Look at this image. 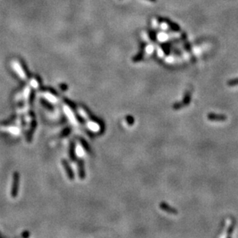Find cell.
<instances>
[{"mask_svg": "<svg viewBox=\"0 0 238 238\" xmlns=\"http://www.w3.org/2000/svg\"><path fill=\"white\" fill-rule=\"evenodd\" d=\"M160 208L163 211H166L167 213H170V214H177V210H174L173 208H171L169 205H167V204L165 203H162L160 204Z\"/></svg>", "mask_w": 238, "mask_h": 238, "instance_id": "obj_3", "label": "cell"}, {"mask_svg": "<svg viewBox=\"0 0 238 238\" xmlns=\"http://www.w3.org/2000/svg\"><path fill=\"white\" fill-rule=\"evenodd\" d=\"M162 49H163V52H164V53L166 54V55H168L170 53V46L167 44H163V46H162Z\"/></svg>", "mask_w": 238, "mask_h": 238, "instance_id": "obj_8", "label": "cell"}, {"mask_svg": "<svg viewBox=\"0 0 238 238\" xmlns=\"http://www.w3.org/2000/svg\"><path fill=\"white\" fill-rule=\"evenodd\" d=\"M147 1H149V2H156L157 0H147Z\"/></svg>", "mask_w": 238, "mask_h": 238, "instance_id": "obj_9", "label": "cell"}, {"mask_svg": "<svg viewBox=\"0 0 238 238\" xmlns=\"http://www.w3.org/2000/svg\"><path fill=\"white\" fill-rule=\"evenodd\" d=\"M208 118L210 120H215V121H223L226 120V116H222V115H217V114H210L208 116Z\"/></svg>", "mask_w": 238, "mask_h": 238, "instance_id": "obj_4", "label": "cell"}, {"mask_svg": "<svg viewBox=\"0 0 238 238\" xmlns=\"http://www.w3.org/2000/svg\"><path fill=\"white\" fill-rule=\"evenodd\" d=\"M143 56H144V52L143 51H140L134 57H133V62L134 63H137V62H140L142 60V59L143 58Z\"/></svg>", "mask_w": 238, "mask_h": 238, "instance_id": "obj_5", "label": "cell"}, {"mask_svg": "<svg viewBox=\"0 0 238 238\" xmlns=\"http://www.w3.org/2000/svg\"><path fill=\"white\" fill-rule=\"evenodd\" d=\"M158 21H160V23H164L172 29V30L175 31V32H180V27L178 24L176 23L173 22L168 18H162V17H157Z\"/></svg>", "mask_w": 238, "mask_h": 238, "instance_id": "obj_1", "label": "cell"}, {"mask_svg": "<svg viewBox=\"0 0 238 238\" xmlns=\"http://www.w3.org/2000/svg\"><path fill=\"white\" fill-rule=\"evenodd\" d=\"M149 36H150V39L152 41H156V39H157V35H156V33H155L154 31H150L149 32Z\"/></svg>", "mask_w": 238, "mask_h": 238, "instance_id": "obj_7", "label": "cell"}, {"mask_svg": "<svg viewBox=\"0 0 238 238\" xmlns=\"http://www.w3.org/2000/svg\"><path fill=\"white\" fill-rule=\"evenodd\" d=\"M227 84H228V86H237L238 85V78H237V79H231V80H230V81H228Z\"/></svg>", "mask_w": 238, "mask_h": 238, "instance_id": "obj_6", "label": "cell"}, {"mask_svg": "<svg viewBox=\"0 0 238 238\" xmlns=\"http://www.w3.org/2000/svg\"><path fill=\"white\" fill-rule=\"evenodd\" d=\"M14 68L16 70V72L19 73V75L21 77H23V79H24V77L26 76H25V74H26V73H25L24 70H23V66H22V65L20 64H19V63H17L16 62H14Z\"/></svg>", "mask_w": 238, "mask_h": 238, "instance_id": "obj_2", "label": "cell"}]
</instances>
